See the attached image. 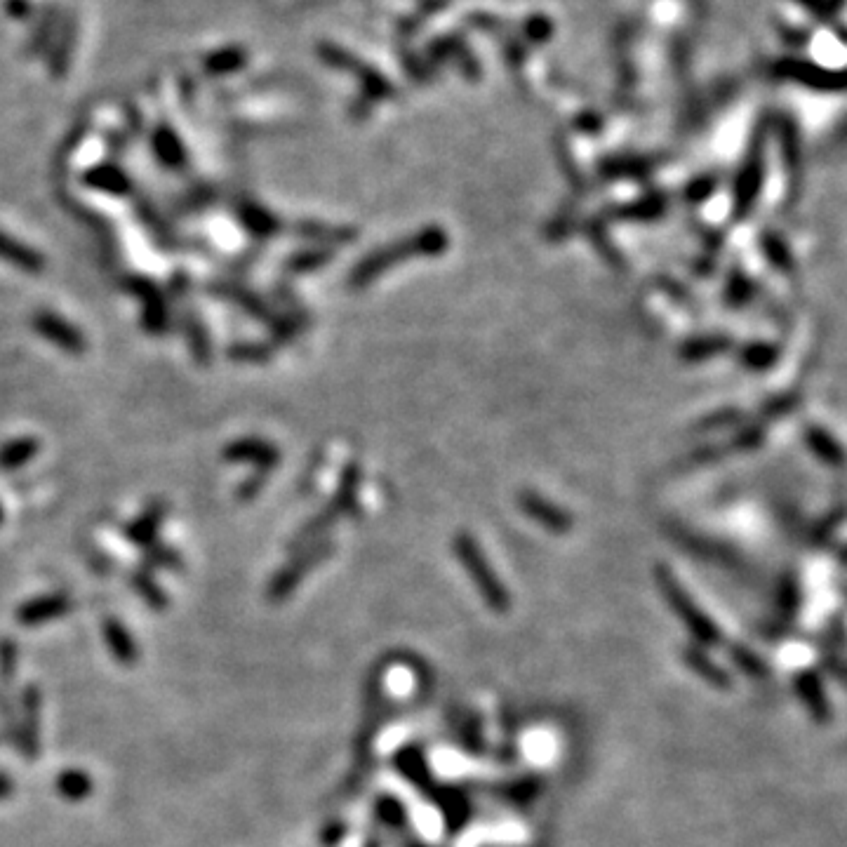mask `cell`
Here are the masks:
<instances>
[{
  "mask_svg": "<svg viewBox=\"0 0 847 847\" xmlns=\"http://www.w3.org/2000/svg\"><path fill=\"white\" fill-rule=\"evenodd\" d=\"M0 259L8 262L12 269L31 273V276L45 271V257L38 250H33L31 245H26L24 240L5 231H0Z\"/></svg>",
  "mask_w": 847,
  "mask_h": 847,
  "instance_id": "obj_9",
  "label": "cell"
},
{
  "mask_svg": "<svg viewBox=\"0 0 847 847\" xmlns=\"http://www.w3.org/2000/svg\"><path fill=\"white\" fill-rule=\"evenodd\" d=\"M182 328L186 335V346H189L193 360H196L198 365H210L212 344H210L208 325L203 323V318H200L193 309H186L182 313Z\"/></svg>",
  "mask_w": 847,
  "mask_h": 847,
  "instance_id": "obj_14",
  "label": "cell"
},
{
  "mask_svg": "<svg viewBox=\"0 0 847 847\" xmlns=\"http://www.w3.org/2000/svg\"><path fill=\"white\" fill-rule=\"evenodd\" d=\"M796 692H798L800 702L805 704V709L810 711V716L815 718L817 723H829V720H831V704H829V697H826V692H824L822 678H819L815 671L798 673Z\"/></svg>",
  "mask_w": 847,
  "mask_h": 847,
  "instance_id": "obj_11",
  "label": "cell"
},
{
  "mask_svg": "<svg viewBox=\"0 0 847 847\" xmlns=\"http://www.w3.org/2000/svg\"><path fill=\"white\" fill-rule=\"evenodd\" d=\"M262 485H264V473L262 471L252 473V476H248L243 480V483L238 485V497L240 499H252L259 490H262Z\"/></svg>",
  "mask_w": 847,
  "mask_h": 847,
  "instance_id": "obj_27",
  "label": "cell"
},
{
  "mask_svg": "<svg viewBox=\"0 0 847 847\" xmlns=\"http://www.w3.org/2000/svg\"><path fill=\"white\" fill-rule=\"evenodd\" d=\"M245 64H248V52L243 48H236V45H229V48L210 52V55L203 59V71L212 78H224L245 69Z\"/></svg>",
  "mask_w": 847,
  "mask_h": 847,
  "instance_id": "obj_16",
  "label": "cell"
},
{
  "mask_svg": "<svg viewBox=\"0 0 847 847\" xmlns=\"http://www.w3.org/2000/svg\"><path fill=\"white\" fill-rule=\"evenodd\" d=\"M83 184L111 198H128L135 191L132 177L118 163H99L83 172Z\"/></svg>",
  "mask_w": 847,
  "mask_h": 847,
  "instance_id": "obj_5",
  "label": "cell"
},
{
  "mask_svg": "<svg viewBox=\"0 0 847 847\" xmlns=\"http://www.w3.org/2000/svg\"><path fill=\"white\" fill-rule=\"evenodd\" d=\"M19 706H22L24 713V723L17 728V737L15 744L19 753L26 760H36L38 751H40V742H38V728H40V690L29 685L22 692V697H19Z\"/></svg>",
  "mask_w": 847,
  "mask_h": 847,
  "instance_id": "obj_3",
  "label": "cell"
},
{
  "mask_svg": "<svg viewBox=\"0 0 847 847\" xmlns=\"http://www.w3.org/2000/svg\"><path fill=\"white\" fill-rule=\"evenodd\" d=\"M224 459H229V462H250L259 466V471H266L278 462V450L271 443H266V440L240 438L226 445Z\"/></svg>",
  "mask_w": 847,
  "mask_h": 847,
  "instance_id": "obj_10",
  "label": "cell"
},
{
  "mask_svg": "<svg viewBox=\"0 0 847 847\" xmlns=\"http://www.w3.org/2000/svg\"><path fill=\"white\" fill-rule=\"evenodd\" d=\"M3 520H5V511H3V504H0V525H3Z\"/></svg>",
  "mask_w": 847,
  "mask_h": 847,
  "instance_id": "obj_30",
  "label": "cell"
},
{
  "mask_svg": "<svg viewBox=\"0 0 847 847\" xmlns=\"http://www.w3.org/2000/svg\"><path fill=\"white\" fill-rule=\"evenodd\" d=\"M808 443L812 445V448H815L819 457L826 459V462H831V464L843 462V450H840V445L829 436V433H824L819 429H810L808 431Z\"/></svg>",
  "mask_w": 847,
  "mask_h": 847,
  "instance_id": "obj_22",
  "label": "cell"
},
{
  "mask_svg": "<svg viewBox=\"0 0 847 847\" xmlns=\"http://www.w3.org/2000/svg\"><path fill=\"white\" fill-rule=\"evenodd\" d=\"M229 356L231 360H238V363H259V360H266V356H269V349L264 344L240 342L231 346Z\"/></svg>",
  "mask_w": 847,
  "mask_h": 847,
  "instance_id": "obj_24",
  "label": "cell"
},
{
  "mask_svg": "<svg viewBox=\"0 0 847 847\" xmlns=\"http://www.w3.org/2000/svg\"><path fill=\"white\" fill-rule=\"evenodd\" d=\"M525 36L532 40H546L551 36V22L544 17H532L528 24H525Z\"/></svg>",
  "mask_w": 847,
  "mask_h": 847,
  "instance_id": "obj_26",
  "label": "cell"
},
{
  "mask_svg": "<svg viewBox=\"0 0 847 847\" xmlns=\"http://www.w3.org/2000/svg\"><path fill=\"white\" fill-rule=\"evenodd\" d=\"M40 440L33 436H19L0 445V471H17L38 457Z\"/></svg>",
  "mask_w": 847,
  "mask_h": 847,
  "instance_id": "obj_15",
  "label": "cell"
},
{
  "mask_svg": "<svg viewBox=\"0 0 847 847\" xmlns=\"http://www.w3.org/2000/svg\"><path fill=\"white\" fill-rule=\"evenodd\" d=\"M8 12L12 17H26L31 12V5H29V0H8Z\"/></svg>",
  "mask_w": 847,
  "mask_h": 847,
  "instance_id": "obj_28",
  "label": "cell"
},
{
  "mask_svg": "<svg viewBox=\"0 0 847 847\" xmlns=\"http://www.w3.org/2000/svg\"><path fill=\"white\" fill-rule=\"evenodd\" d=\"M130 586L137 591V596L144 600L146 605H149L151 610H165L168 608V596H165V591L160 589L156 584V579H153L151 570L139 568L130 575Z\"/></svg>",
  "mask_w": 847,
  "mask_h": 847,
  "instance_id": "obj_18",
  "label": "cell"
},
{
  "mask_svg": "<svg viewBox=\"0 0 847 847\" xmlns=\"http://www.w3.org/2000/svg\"><path fill=\"white\" fill-rule=\"evenodd\" d=\"M732 657H735V662L742 666L746 673H751V676H756V678L768 676V666L763 664V659H760L758 655H753L751 650L735 648V650H732Z\"/></svg>",
  "mask_w": 847,
  "mask_h": 847,
  "instance_id": "obj_25",
  "label": "cell"
},
{
  "mask_svg": "<svg viewBox=\"0 0 847 847\" xmlns=\"http://www.w3.org/2000/svg\"><path fill=\"white\" fill-rule=\"evenodd\" d=\"M685 662H688L697 673H702L704 680H709L716 688H730V678L720 666L711 664L709 657L699 650H685Z\"/></svg>",
  "mask_w": 847,
  "mask_h": 847,
  "instance_id": "obj_21",
  "label": "cell"
},
{
  "mask_svg": "<svg viewBox=\"0 0 847 847\" xmlns=\"http://www.w3.org/2000/svg\"><path fill=\"white\" fill-rule=\"evenodd\" d=\"M165 516H168V504L163 502V499H153L144 506V511L139 513L135 520H130L128 525L123 528V535L128 539L130 544L139 546V549H146V546L156 542L160 525H163Z\"/></svg>",
  "mask_w": 847,
  "mask_h": 847,
  "instance_id": "obj_8",
  "label": "cell"
},
{
  "mask_svg": "<svg viewBox=\"0 0 847 847\" xmlns=\"http://www.w3.org/2000/svg\"><path fill=\"white\" fill-rule=\"evenodd\" d=\"M151 151L165 170L182 172L189 165V151H186L184 139L168 123H158L151 130Z\"/></svg>",
  "mask_w": 847,
  "mask_h": 847,
  "instance_id": "obj_4",
  "label": "cell"
},
{
  "mask_svg": "<svg viewBox=\"0 0 847 847\" xmlns=\"http://www.w3.org/2000/svg\"><path fill=\"white\" fill-rule=\"evenodd\" d=\"M462 558H464L466 568H469V572H473V577H476V582L480 586V591H483V596L488 598V605H492V608L499 610V612L509 608V603H506V593L502 591V586H499L495 575H492V572L485 568V563L480 560L478 551L473 549V544L462 546Z\"/></svg>",
  "mask_w": 847,
  "mask_h": 847,
  "instance_id": "obj_12",
  "label": "cell"
},
{
  "mask_svg": "<svg viewBox=\"0 0 847 847\" xmlns=\"http://www.w3.org/2000/svg\"><path fill=\"white\" fill-rule=\"evenodd\" d=\"M73 608L71 598L66 593H45V596L31 598L29 603H24L17 610V622L22 626H40L48 624L52 619H59L69 615Z\"/></svg>",
  "mask_w": 847,
  "mask_h": 847,
  "instance_id": "obj_7",
  "label": "cell"
},
{
  "mask_svg": "<svg viewBox=\"0 0 847 847\" xmlns=\"http://www.w3.org/2000/svg\"><path fill=\"white\" fill-rule=\"evenodd\" d=\"M664 589H666V596H669V600H671L673 610H676L678 615L683 617V622L688 624V629L695 633L697 638H702L704 643H718V640H720L718 626H713L711 619L706 617L704 612L697 608V605H692L688 593H685L678 584H673V582H666Z\"/></svg>",
  "mask_w": 847,
  "mask_h": 847,
  "instance_id": "obj_6",
  "label": "cell"
},
{
  "mask_svg": "<svg viewBox=\"0 0 847 847\" xmlns=\"http://www.w3.org/2000/svg\"><path fill=\"white\" fill-rule=\"evenodd\" d=\"M144 556H142V565L146 570L151 568H163V570H182V556L175 549H170V546H163L158 542H153L146 546Z\"/></svg>",
  "mask_w": 847,
  "mask_h": 847,
  "instance_id": "obj_20",
  "label": "cell"
},
{
  "mask_svg": "<svg viewBox=\"0 0 847 847\" xmlns=\"http://www.w3.org/2000/svg\"><path fill=\"white\" fill-rule=\"evenodd\" d=\"M12 793H15V784H12V779L8 775H3V772H0V800L10 798Z\"/></svg>",
  "mask_w": 847,
  "mask_h": 847,
  "instance_id": "obj_29",
  "label": "cell"
},
{
  "mask_svg": "<svg viewBox=\"0 0 847 847\" xmlns=\"http://www.w3.org/2000/svg\"><path fill=\"white\" fill-rule=\"evenodd\" d=\"M102 633H104V640H106V648H109L111 655L116 657L120 664H123V666H135L137 664V659H139L137 643H135V638L130 636V631L125 629L123 622H120V619L106 617L104 624H102Z\"/></svg>",
  "mask_w": 847,
  "mask_h": 847,
  "instance_id": "obj_13",
  "label": "cell"
},
{
  "mask_svg": "<svg viewBox=\"0 0 847 847\" xmlns=\"http://www.w3.org/2000/svg\"><path fill=\"white\" fill-rule=\"evenodd\" d=\"M31 328L38 332L45 342H50L64 353L71 356H80V353L88 351V337L83 335V330L78 325H73L64 316H59L55 311H38L33 313Z\"/></svg>",
  "mask_w": 847,
  "mask_h": 847,
  "instance_id": "obj_2",
  "label": "cell"
},
{
  "mask_svg": "<svg viewBox=\"0 0 847 847\" xmlns=\"http://www.w3.org/2000/svg\"><path fill=\"white\" fill-rule=\"evenodd\" d=\"M92 786L95 784H92V779L85 775L83 770H64L55 782V789L59 791V796H64L66 800H73V803L88 798L92 793Z\"/></svg>",
  "mask_w": 847,
  "mask_h": 847,
  "instance_id": "obj_19",
  "label": "cell"
},
{
  "mask_svg": "<svg viewBox=\"0 0 847 847\" xmlns=\"http://www.w3.org/2000/svg\"><path fill=\"white\" fill-rule=\"evenodd\" d=\"M142 302V325L153 337H163L170 330V302L165 292L149 278L135 276L125 285Z\"/></svg>",
  "mask_w": 847,
  "mask_h": 847,
  "instance_id": "obj_1",
  "label": "cell"
},
{
  "mask_svg": "<svg viewBox=\"0 0 847 847\" xmlns=\"http://www.w3.org/2000/svg\"><path fill=\"white\" fill-rule=\"evenodd\" d=\"M238 219L240 224H243V229L257 238H269L271 233L278 231L276 217H273L271 212H266L264 208H259V205H252V203L240 205Z\"/></svg>",
  "mask_w": 847,
  "mask_h": 847,
  "instance_id": "obj_17",
  "label": "cell"
},
{
  "mask_svg": "<svg viewBox=\"0 0 847 847\" xmlns=\"http://www.w3.org/2000/svg\"><path fill=\"white\" fill-rule=\"evenodd\" d=\"M17 664H19L17 643L12 638H3L0 640V680H3L5 685L12 683V678H15Z\"/></svg>",
  "mask_w": 847,
  "mask_h": 847,
  "instance_id": "obj_23",
  "label": "cell"
}]
</instances>
